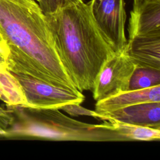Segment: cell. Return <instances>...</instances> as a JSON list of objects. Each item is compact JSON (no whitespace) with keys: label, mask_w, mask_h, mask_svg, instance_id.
<instances>
[{"label":"cell","mask_w":160,"mask_h":160,"mask_svg":"<svg viewBox=\"0 0 160 160\" xmlns=\"http://www.w3.org/2000/svg\"><path fill=\"white\" fill-rule=\"evenodd\" d=\"M13 114L0 106V135L6 134L14 122Z\"/></svg>","instance_id":"16"},{"label":"cell","mask_w":160,"mask_h":160,"mask_svg":"<svg viewBox=\"0 0 160 160\" xmlns=\"http://www.w3.org/2000/svg\"><path fill=\"white\" fill-rule=\"evenodd\" d=\"M9 52L4 41L0 39V69H7Z\"/></svg>","instance_id":"17"},{"label":"cell","mask_w":160,"mask_h":160,"mask_svg":"<svg viewBox=\"0 0 160 160\" xmlns=\"http://www.w3.org/2000/svg\"><path fill=\"white\" fill-rule=\"evenodd\" d=\"M136 65L126 49L114 52L102 64L92 89L94 100L99 101L129 90V84Z\"/></svg>","instance_id":"6"},{"label":"cell","mask_w":160,"mask_h":160,"mask_svg":"<svg viewBox=\"0 0 160 160\" xmlns=\"http://www.w3.org/2000/svg\"><path fill=\"white\" fill-rule=\"evenodd\" d=\"M18 121L14 120L6 134L49 141H126L108 121L99 124L75 120L57 108H14Z\"/></svg>","instance_id":"3"},{"label":"cell","mask_w":160,"mask_h":160,"mask_svg":"<svg viewBox=\"0 0 160 160\" xmlns=\"http://www.w3.org/2000/svg\"><path fill=\"white\" fill-rule=\"evenodd\" d=\"M126 51L136 66L160 69V35L138 36L128 39Z\"/></svg>","instance_id":"9"},{"label":"cell","mask_w":160,"mask_h":160,"mask_svg":"<svg viewBox=\"0 0 160 160\" xmlns=\"http://www.w3.org/2000/svg\"><path fill=\"white\" fill-rule=\"evenodd\" d=\"M99 119L116 121L160 129V102H147L127 106L116 111L99 113Z\"/></svg>","instance_id":"8"},{"label":"cell","mask_w":160,"mask_h":160,"mask_svg":"<svg viewBox=\"0 0 160 160\" xmlns=\"http://www.w3.org/2000/svg\"><path fill=\"white\" fill-rule=\"evenodd\" d=\"M59 109H62L71 116H87L99 119L100 115L95 111L89 110L80 105V104H69L61 107Z\"/></svg>","instance_id":"15"},{"label":"cell","mask_w":160,"mask_h":160,"mask_svg":"<svg viewBox=\"0 0 160 160\" xmlns=\"http://www.w3.org/2000/svg\"><path fill=\"white\" fill-rule=\"evenodd\" d=\"M98 28L115 52L126 48V14L124 0H91L88 4Z\"/></svg>","instance_id":"5"},{"label":"cell","mask_w":160,"mask_h":160,"mask_svg":"<svg viewBox=\"0 0 160 160\" xmlns=\"http://www.w3.org/2000/svg\"><path fill=\"white\" fill-rule=\"evenodd\" d=\"M147 102H160V85L141 89L128 90L97 101L95 111L98 113L108 112Z\"/></svg>","instance_id":"10"},{"label":"cell","mask_w":160,"mask_h":160,"mask_svg":"<svg viewBox=\"0 0 160 160\" xmlns=\"http://www.w3.org/2000/svg\"><path fill=\"white\" fill-rule=\"evenodd\" d=\"M128 31V39L160 35V0H133Z\"/></svg>","instance_id":"7"},{"label":"cell","mask_w":160,"mask_h":160,"mask_svg":"<svg viewBox=\"0 0 160 160\" xmlns=\"http://www.w3.org/2000/svg\"><path fill=\"white\" fill-rule=\"evenodd\" d=\"M67 72L82 92L93 88L104 62L114 51L82 1L45 14Z\"/></svg>","instance_id":"2"},{"label":"cell","mask_w":160,"mask_h":160,"mask_svg":"<svg viewBox=\"0 0 160 160\" xmlns=\"http://www.w3.org/2000/svg\"><path fill=\"white\" fill-rule=\"evenodd\" d=\"M160 85V69L136 66L129 84V90H136Z\"/></svg>","instance_id":"13"},{"label":"cell","mask_w":160,"mask_h":160,"mask_svg":"<svg viewBox=\"0 0 160 160\" xmlns=\"http://www.w3.org/2000/svg\"><path fill=\"white\" fill-rule=\"evenodd\" d=\"M36 2H39V1H40V0H35Z\"/></svg>","instance_id":"18"},{"label":"cell","mask_w":160,"mask_h":160,"mask_svg":"<svg viewBox=\"0 0 160 160\" xmlns=\"http://www.w3.org/2000/svg\"><path fill=\"white\" fill-rule=\"evenodd\" d=\"M34 1H35V0H34Z\"/></svg>","instance_id":"19"},{"label":"cell","mask_w":160,"mask_h":160,"mask_svg":"<svg viewBox=\"0 0 160 160\" xmlns=\"http://www.w3.org/2000/svg\"><path fill=\"white\" fill-rule=\"evenodd\" d=\"M0 99L12 108L27 107V101L20 82L7 69H0Z\"/></svg>","instance_id":"11"},{"label":"cell","mask_w":160,"mask_h":160,"mask_svg":"<svg viewBox=\"0 0 160 160\" xmlns=\"http://www.w3.org/2000/svg\"><path fill=\"white\" fill-rule=\"evenodd\" d=\"M27 101L26 108H57L69 104H81L84 96L79 90L54 86L30 75L14 73Z\"/></svg>","instance_id":"4"},{"label":"cell","mask_w":160,"mask_h":160,"mask_svg":"<svg viewBox=\"0 0 160 160\" xmlns=\"http://www.w3.org/2000/svg\"><path fill=\"white\" fill-rule=\"evenodd\" d=\"M0 39H1V38H0Z\"/></svg>","instance_id":"20"},{"label":"cell","mask_w":160,"mask_h":160,"mask_svg":"<svg viewBox=\"0 0 160 160\" xmlns=\"http://www.w3.org/2000/svg\"><path fill=\"white\" fill-rule=\"evenodd\" d=\"M0 38L7 69L49 84L78 90L64 66L46 16L34 0H0Z\"/></svg>","instance_id":"1"},{"label":"cell","mask_w":160,"mask_h":160,"mask_svg":"<svg viewBox=\"0 0 160 160\" xmlns=\"http://www.w3.org/2000/svg\"><path fill=\"white\" fill-rule=\"evenodd\" d=\"M109 127L116 131L126 141H159L160 129L121 122L111 118H106Z\"/></svg>","instance_id":"12"},{"label":"cell","mask_w":160,"mask_h":160,"mask_svg":"<svg viewBox=\"0 0 160 160\" xmlns=\"http://www.w3.org/2000/svg\"><path fill=\"white\" fill-rule=\"evenodd\" d=\"M81 1L82 0H40L38 4L44 14H49Z\"/></svg>","instance_id":"14"}]
</instances>
